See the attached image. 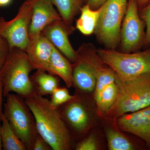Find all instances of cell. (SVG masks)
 <instances>
[{
	"instance_id": "cell-13",
	"label": "cell",
	"mask_w": 150,
	"mask_h": 150,
	"mask_svg": "<svg viewBox=\"0 0 150 150\" xmlns=\"http://www.w3.org/2000/svg\"><path fill=\"white\" fill-rule=\"evenodd\" d=\"M62 19L52 0H34L29 37L40 34L44 28L56 21Z\"/></svg>"
},
{
	"instance_id": "cell-23",
	"label": "cell",
	"mask_w": 150,
	"mask_h": 150,
	"mask_svg": "<svg viewBox=\"0 0 150 150\" xmlns=\"http://www.w3.org/2000/svg\"><path fill=\"white\" fill-rule=\"evenodd\" d=\"M140 17L146 25L145 46H150V3L139 11Z\"/></svg>"
},
{
	"instance_id": "cell-1",
	"label": "cell",
	"mask_w": 150,
	"mask_h": 150,
	"mask_svg": "<svg viewBox=\"0 0 150 150\" xmlns=\"http://www.w3.org/2000/svg\"><path fill=\"white\" fill-rule=\"evenodd\" d=\"M35 118L38 134L53 150H69L72 137L58 108L48 98L33 93L24 98Z\"/></svg>"
},
{
	"instance_id": "cell-4",
	"label": "cell",
	"mask_w": 150,
	"mask_h": 150,
	"mask_svg": "<svg viewBox=\"0 0 150 150\" xmlns=\"http://www.w3.org/2000/svg\"><path fill=\"white\" fill-rule=\"evenodd\" d=\"M4 104V114L27 150H33L38 135L35 118L24 98L9 93Z\"/></svg>"
},
{
	"instance_id": "cell-19",
	"label": "cell",
	"mask_w": 150,
	"mask_h": 150,
	"mask_svg": "<svg viewBox=\"0 0 150 150\" xmlns=\"http://www.w3.org/2000/svg\"><path fill=\"white\" fill-rule=\"evenodd\" d=\"M57 8L62 20L65 23L72 26V22L76 15L80 12L83 5L82 0H52Z\"/></svg>"
},
{
	"instance_id": "cell-9",
	"label": "cell",
	"mask_w": 150,
	"mask_h": 150,
	"mask_svg": "<svg viewBox=\"0 0 150 150\" xmlns=\"http://www.w3.org/2000/svg\"><path fill=\"white\" fill-rule=\"evenodd\" d=\"M81 97L74 95V98L58 108L68 129L81 135L89 129L91 118L87 107Z\"/></svg>"
},
{
	"instance_id": "cell-18",
	"label": "cell",
	"mask_w": 150,
	"mask_h": 150,
	"mask_svg": "<svg viewBox=\"0 0 150 150\" xmlns=\"http://www.w3.org/2000/svg\"><path fill=\"white\" fill-rule=\"evenodd\" d=\"M1 125V135L2 148L4 150H27L18 137L9 122L3 114Z\"/></svg>"
},
{
	"instance_id": "cell-6",
	"label": "cell",
	"mask_w": 150,
	"mask_h": 150,
	"mask_svg": "<svg viewBox=\"0 0 150 150\" xmlns=\"http://www.w3.org/2000/svg\"><path fill=\"white\" fill-rule=\"evenodd\" d=\"M97 51L103 62L119 76L131 77L150 74V46L144 51L131 53L107 48Z\"/></svg>"
},
{
	"instance_id": "cell-29",
	"label": "cell",
	"mask_w": 150,
	"mask_h": 150,
	"mask_svg": "<svg viewBox=\"0 0 150 150\" xmlns=\"http://www.w3.org/2000/svg\"><path fill=\"white\" fill-rule=\"evenodd\" d=\"M135 1L137 2L138 5L139 11L144 8L150 3V0H135Z\"/></svg>"
},
{
	"instance_id": "cell-21",
	"label": "cell",
	"mask_w": 150,
	"mask_h": 150,
	"mask_svg": "<svg viewBox=\"0 0 150 150\" xmlns=\"http://www.w3.org/2000/svg\"><path fill=\"white\" fill-rule=\"evenodd\" d=\"M118 93L116 82L108 85L103 90L98 98L95 100L98 110L101 114L105 115L114 104Z\"/></svg>"
},
{
	"instance_id": "cell-27",
	"label": "cell",
	"mask_w": 150,
	"mask_h": 150,
	"mask_svg": "<svg viewBox=\"0 0 150 150\" xmlns=\"http://www.w3.org/2000/svg\"><path fill=\"white\" fill-rule=\"evenodd\" d=\"M83 5H88L93 10L100 8L106 0H82Z\"/></svg>"
},
{
	"instance_id": "cell-7",
	"label": "cell",
	"mask_w": 150,
	"mask_h": 150,
	"mask_svg": "<svg viewBox=\"0 0 150 150\" xmlns=\"http://www.w3.org/2000/svg\"><path fill=\"white\" fill-rule=\"evenodd\" d=\"M34 1H24L16 16L9 21L0 18V35L7 41L10 48L25 50L27 47Z\"/></svg>"
},
{
	"instance_id": "cell-20",
	"label": "cell",
	"mask_w": 150,
	"mask_h": 150,
	"mask_svg": "<svg viewBox=\"0 0 150 150\" xmlns=\"http://www.w3.org/2000/svg\"><path fill=\"white\" fill-rule=\"evenodd\" d=\"M106 137L109 150H133L142 149L114 129H108L106 131Z\"/></svg>"
},
{
	"instance_id": "cell-28",
	"label": "cell",
	"mask_w": 150,
	"mask_h": 150,
	"mask_svg": "<svg viewBox=\"0 0 150 150\" xmlns=\"http://www.w3.org/2000/svg\"><path fill=\"white\" fill-rule=\"evenodd\" d=\"M3 97H4V96L3 87L1 83L0 82V121H1L2 116L4 114L3 109Z\"/></svg>"
},
{
	"instance_id": "cell-26",
	"label": "cell",
	"mask_w": 150,
	"mask_h": 150,
	"mask_svg": "<svg viewBox=\"0 0 150 150\" xmlns=\"http://www.w3.org/2000/svg\"><path fill=\"white\" fill-rule=\"evenodd\" d=\"M51 150L52 149L50 145L38 134L34 142L33 150Z\"/></svg>"
},
{
	"instance_id": "cell-16",
	"label": "cell",
	"mask_w": 150,
	"mask_h": 150,
	"mask_svg": "<svg viewBox=\"0 0 150 150\" xmlns=\"http://www.w3.org/2000/svg\"><path fill=\"white\" fill-rule=\"evenodd\" d=\"M34 93L40 96L50 95L59 87V77L51 75L46 71L36 70L30 76Z\"/></svg>"
},
{
	"instance_id": "cell-11",
	"label": "cell",
	"mask_w": 150,
	"mask_h": 150,
	"mask_svg": "<svg viewBox=\"0 0 150 150\" xmlns=\"http://www.w3.org/2000/svg\"><path fill=\"white\" fill-rule=\"evenodd\" d=\"M74 30L73 26L68 25L62 20L48 24L42 30V33L70 62L76 59L77 54L71 45L69 35Z\"/></svg>"
},
{
	"instance_id": "cell-5",
	"label": "cell",
	"mask_w": 150,
	"mask_h": 150,
	"mask_svg": "<svg viewBox=\"0 0 150 150\" xmlns=\"http://www.w3.org/2000/svg\"><path fill=\"white\" fill-rule=\"evenodd\" d=\"M129 0H106L100 7L94 33L106 48L115 49L120 41L121 25Z\"/></svg>"
},
{
	"instance_id": "cell-2",
	"label": "cell",
	"mask_w": 150,
	"mask_h": 150,
	"mask_svg": "<svg viewBox=\"0 0 150 150\" xmlns=\"http://www.w3.org/2000/svg\"><path fill=\"white\" fill-rule=\"evenodd\" d=\"M115 82L118 86L117 97L105 114L107 118L115 120L126 113L150 105V74L131 77L116 74Z\"/></svg>"
},
{
	"instance_id": "cell-30",
	"label": "cell",
	"mask_w": 150,
	"mask_h": 150,
	"mask_svg": "<svg viewBox=\"0 0 150 150\" xmlns=\"http://www.w3.org/2000/svg\"><path fill=\"white\" fill-rule=\"evenodd\" d=\"M11 1L12 0H0V7L9 5Z\"/></svg>"
},
{
	"instance_id": "cell-25",
	"label": "cell",
	"mask_w": 150,
	"mask_h": 150,
	"mask_svg": "<svg viewBox=\"0 0 150 150\" xmlns=\"http://www.w3.org/2000/svg\"><path fill=\"white\" fill-rule=\"evenodd\" d=\"M10 49L7 41L0 35V70L5 62Z\"/></svg>"
},
{
	"instance_id": "cell-31",
	"label": "cell",
	"mask_w": 150,
	"mask_h": 150,
	"mask_svg": "<svg viewBox=\"0 0 150 150\" xmlns=\"http://www.w3.org/2000/svg\"><path fill=\"white\" fill-rule=\"evenodd\" d=\"M0 129H1V125H0ZM2 149H3V148L2 145L1 139V130H0V150H1Z\"/></svg>"
},
{
	"instance_id": "cell-14",
	"label": "cell",
	"mask_w": 150,
	"mask_h": 150,
	"mask_svg": "<svg viewBox=\"0 0 150 150\" xmlns=\"http://www.w3.org/2000/svg\"><path fill=\"white\" fill-rule=\"evenodd\" d=\"M76 52V59L72 64L73 86L80 92L91 93L94 91L96 85L95 70L83 55Z\"/></svg>"
},
{
	"instance_id": "cell-22",
	"label": "cell",
	"mask_w": 150,
	"mask_h": 150,
	"mask_svg": "<svg viewBox=\"0 0 150 150\" xmlns=\"http://www.w3.org/2000/svg\"><path fill=\"white\" fill-rule=\"evenodd\" d=\"M74 97V95L70 94L67 88L59 87L51 95L50 103L53 107L58 108L62 105L73 99Z\"/></svg>"
},
{
	"instance_id": "cell-24",
	"label": "cell",
	"mask_w": 150,
	"mask_h": 150,
	"mask_svg": "<svg viewBox=\"0 0 150 150\" xmlns=\"http://www.w3.org/2000/svg\"><path fill=\"white\" fill-rule=\"evenodd\" d=\"M75 149L76 150H96L98 149V145L95 138L91 136L77 143Z\"/></svg>"
},
{
	"instance_id": "cell-8",
	"label": "cell",
	"mask_w": 150,
	"mask_h": 150,
	"mask_svg": "<svg viewBox=\"0 0 150 150\" xmlns=\"http://www.w3.org/2000/svg\"><path fill=\"white\" fill-rule=\"evenodd\" d=\"M135 0H129L121 25L120 40L122 51L131 53L145 46L146 25L140 17Z\"/></svg>"
},
{
	"instance_id": "cell-15",
	"label": "cell",
	"mask_w": 150,
	"mask_h": 150,
	"mask_svg": "<svg viewBox=\"0 0 150 150\" xmlns=\"http://www.w3.org/2000/svg\"><path fill=\"white\" fill-rule=\"evenodd\" d=\"M47 72L61 78L67 87L73 86V65L54 46Z\"/></svg>"
},
{
	"instance_id": "cell-17",
	"label": "cell",
	"mask_w": 150,
	"mask_h": 150,
	"mask_svg": "<svg viewBox=\"0 0 150 150\" xmlns=\"http://www.w3.org/2000/svg\"><path fill=\"white\" fill-rule=\"evenodd\" d=\"M100 11V8L93 10L84 5L81 8L80 16L76 21V28L84 35H91L94 32Z\"/></svg>"
},
{
	"instance_id": "cell-3",
	"label": "cell",
	"mask_w": 150,
	"mask_h": 150,
	"mask_svg": "<svg viewBox=\"0 0 150 150\" xmlns=\"http://www.w3.org/2000/svg\"><path fill=\"white\" fill-rule=\"evenodd\" d=\"M33 70L25 50L10 48L0 70V82L4 98L9 93H14L24 98L33 93L30 76Z\"/></svg>"
},
{
	"instance_id": "cell-12",
	"label": "cell",
	"mask_w": 150,
	"mask_h": 150,
	"mask_svg": "<svg viewBox=\"0 0 150 150\" xmlns=\"http://www.w3.org/2000/svg\"><path fill=\"white\" fill-rule=\"evenodd\" d=\"M54 46L42 33L29 37L25 52L33 70L48 71Z\"/></svg>"
},
{
	"instance_id": "cell-10",
	"label": "cell",
	"mask_w": 150,
	"mask_h": 150,
	"mask_svg": "<svg viewBox=\"0 0 150 150\" xmlns=\"http://www.w3.org/2000/svg\"><path fill=\"white\" fill-rule=\"evenodd\" d=\"M115 121L120 130L138 137L150 149V105L121 115Z\"/></svg>"
}]
</instances>
